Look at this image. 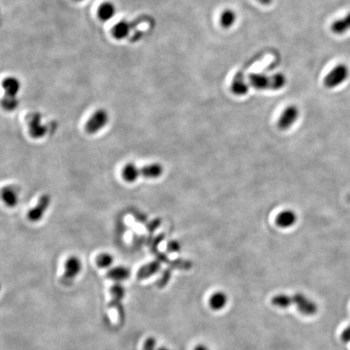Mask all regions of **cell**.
<instances>
[{"instance_id": "obj_1", "label": "cell", "mask_w": 350, "mask_h": 350, "mask_svg": "<svg viewBox=\"0 0 350 350\" xmlns=\"http://www.w3.org/2000/svg\"><path fill=\"white\" fill-rule=\"evenodd\" d=\"M249 85L257 90L282 89L286 86V76L283 73H276L272 76L264 74L252 73L249 76Z\"/></svg>"}, {"instance_id": "obj_2", "label": "cell", "mask_w": 350, "mask_h": 350, "mask_svg": "<svg viewBox=\"0 0 350 350\" xmlns=\"http://www.w3.org/2000/svg\"><path fill=\"white\" fill-rule=\"evenodd\" d=\"M350 76V69L346 64H340L329 71L324 78V86L328 88L338 87L346 82Z\"/></svg>"}, {"instance_id": "obj_3", "label": "cell", "mask_w": 350, "mask_h": 350, "mask_svg": "<svg viewBox=\"0 0 350 350\" xmlns=\"http://www.w3.org/2000/svg\"><path fill=\"white\" fill-rule=\"evenodd\" d=\"M108 121H109V114L107 110L104 109H97L90 116L86 123L85 127L86 132L90 135H93L95 133L98 132L107 126Z\"/></svg>"}, {"instance_id": "obj_4", "label": "cell", "mask_w": 350, "mask_h": 350, "mask_svg": "<svg viewBox=\"0 0 350 350\" xmlns=\"http://www.w3.org/2000/svg\"><path fill=\"white\" fill-rule=\"evenodd\" d=\"M293 304H295L298 311L304 315H314L318 312L316 303L302 293H297L293 295Z\"/></svg>"}, {"instance_id": "obj_5", "label": "cell", "mask_w": 350, "mask_h": 350, "mask_svg": "<svg viewBox=\"0 0 350 350\" xmlns=\"http://www.w3.org/2000/svg\"><path fill=\"white\" fill-rule=\"evenodd\" d=\"M111 300L109 301V308H113L118 311V316L124 320V308L122 305L123 298L125 297V289L120 283H115L109 289Z\"/></svg>"}, {"instance_id": "obj_6", "label": "cell", "mask_w": 350, "mask_h": 350, "mask_svg": "<svg viewBox=\"0 0 350 350\" xmlns=\"http://www.w3.org/2000/svg\"><path fill=\"white\" fill-rule=\"evenodd\" d=\"M299 116V109L296 106H289L283 110L280 116L277 126L282 131L291 128Z\"/></svg>"}, {"instance_id": "obj_7", "label": "cell", "mask_w": 350, "mask_h": 350, "mask_svg": "<svg viewBox=\"0 0 350 350\" xmlns=\"http://www.w3.org/2000/svg\"><path fill=\"white\" fill-rule=\"evenodd\" d=\"M50 204V197L49 195L44 194L38 199V204L33 208H31L27 214V218L30 221L37 222L43 218Z\"/></svg>"}, {"instance_id": "obj_8", "label": "cell", "mask_w": 350, "mask_h": 350, "mask_svg": "<svg viewBox=\"0 0 350 350\" xmlns=\"http://www.w3.org/2000/svg\"><path fill=\"white\" fill-rule=\"evenodd\" d=\"M82 270V262L76 256H70L64 263V276L62 279L70 282L75 279Z\"/></svg>"}, {"instance_id": "obj_9", "label": "cell", "mask_w": 350, "mask_h": 350, "mask_svg": "<svg viewBox=\"0 0 350 350\" xmlns=\"http://www.w3.org/2000/svg\"><path fill=\"white\" fill-rule=\"evenodd\" d=\"M161 262L158 260L151 261L146 264L143 265L140 267L136 273V277L139 281L146 280L149 277H153L161 269Z\"/></svg>"}, {"instance_id": "obj_10", "label": "cell", "mask_w": 350, "mask_h": 350, "mask_svg": "<svg viewBox=\"0 0 350 350\" xmlns=\"http://www.w3.org/2000/svg\"><path fill=\"white\" fill-rule=\"evenodd\" d=\"M2 88L4 89L5 97L17 98V96L21 90V82L18 79L13 76H9L2 81Z\"/></svg>"}, {"instance_id": "obj_11", "label": "cell", "mask_w": 350, "mask_h": 350, "mask_svg": "<svg viewBox=\"0 0 350 350\" xmlns=\"http://www.w3.org/2000/svg\"><path fill=\"white\" fill-rule=\"evenodd\" d=\"M29 134L33 138L43 137L46 131V128L41 123V115L33 114L29 121Z\"/></svg>"}, {"instance_id": "obj_12", "label": "cell", "mask_w": 350, "mask_h": 350, "mask_svg": "<svg viewBox=\"0 0 350 350\" xmlns=\"http://www.w3.org/2000/svg\"><path fill=\"white\" fill-rule=\"evenodd\" d=\"M249 87H250V85L247 84L246 80L244 78V76L241 74H238L233 79L230 88H231V91H232L234 95H236V96H244V95H246L248 92Z\"/></svg>"}, {"instance_id": "obj_13", "label": "cell", "mask_w": 350, "mask_h": 350, "mask_svg": "<svg viewBox=\"0 0 350 350\" xmlns=\"http://www.w3.org/2000/svg\"><path fill=\"white\" fill-rule=\"evenodd\" d=\"M130 270L124 266H118V267H112L107 272V277L109 280L114 281L117 283H120L121 282L128 280L130 277Z\"/></svg>"}, {"instance_id": "obj_14", "label": "cell", "mask_w": 350, "mask_h": 350, "mask_svg": "<svg viewBox=\"0 0 350 350\" xmlns=\"http://www.w3.org/2000/svg\"><path fill=\"white\" fill-rule=\"evenodd\" d=\"M297 221V215L291 210L282 211L276 218L277 225L281 228H289Z\"/></svg>"}, {"instance_id": "obj_15", "label": "cell", "mask_w": 350, "mask_h": 350, "mask_svg": "<svg viewBox=\"0 0 350 350\" xmlns=\"http://www.w3.org/2000/svg\"><path fill=\"white\" fill-rule=\"evenodd\" d=\"M140 169V176L150 179H155L161 177L164 171L163 166L159 163L149 164Z\"/></svg>"}, {"instance_id": "obj_16", "label": "cell", "mask_w": 350, "mask_h": 350, "mask_svg": "<svg viewBox=\"0 0 350 350\" xmlns=\"http://www.w3.org/2000/svg\"><path fill=\"white\" fill-rule=\"evenodd\" d=\"M97 14L101 21L108 22L116 14L115 5L111 2H105L100 5Z\"/></svg>"}, {"instance_id": "obj_17", "label": "cell", "mask_w": 350, "mask_h": 350, "mask_svg": "<svg viewBox=\"0 0 350 350\" xmlns=\"http://www.w3.org/2000/svg\"><path fill=\"white\" fill-rule=\"evenodd\" d=\"M122 177L127 182H135L140 177V169L134 163H128L122 170Z\"/></svg>"}, {"instance_id": "obj_18", "label": "cell", "mask_w": 350, "mask_h": 350, "mask_svg": "<svg viewBox=\"0 0 350 350\" xmlns=\"http://www.w3.org/2000/svg\"><path fill=\"white\" fill-rule=\"evenodd\" d=\"M331 29L333 33L342 35L350 30V12L346 17L336 20L331 24Z\"/></svg>"}, {"instance_id": "obj_19", "label": "cell", "mask_w": 350, "mask_h": 350, "mask_svg": "<svg viewBox=\"0 0 350 350\" xmlns=\"http://www.w3.org/2000/svg\"><path fill=\"white\" fill-rule=\"evenodd\" d=\"M227 303V295L222 291H218L213 293L209 298V306L213 310H221L225 307Z\"/></svg>"}, {"instance_id": "obj_20", "label": "cell", "mask_w": 350, "mask_h": 350, "mask_svg": "<svg viewBox=\"0 0 350 350\" xmlns=\"http://www.w3.org/2000/svg\"><path fill=\"white\" fill-rule=\"evenodd\" d=\"M131 24L129 22L126 21H122L117 23L113 29H112V34L114 36V38H116L118 40H123L128 38L129 33L131 32Z\"/></svg>"}, {"instance_id": "obj_21", "label": "cell", "mask_w": 350, "mask_h": 350, "mask_svg": "<svg viewBox=\"0 0 350 350\" xmlns=\"http://www.w3.org/2000/svg\"><path fill=\"white\" fill-rule=\"evenodd\" d=\"M236 22L237 14L234 10L228 8V9L224 10L221 15H220V25H221L224 29H230V28H232L234 24L236 23Z\"/></svg>"}, {"instance_id": "obj_22", "label": "cell", "mask_w": 350, "mask_h": 350, "mask_svg": "<svg viewBox=\"0 0 350 350\" xmlns=\"http://www.w3.org/2000/svg\"><path fill=\"white\" fill-rule=\"evenodd\" d=\"M271 303L274 306L279 308H288L293 304V296L279 293L272 297Z\"/></svg>"}, {"instance_id": "obj_23", "label": "cell", "mask_w": 350, "mask_h": 350, "mask_svg": "<svg viewBox=\"0 0 350 350\" xmlns=\"http://www.w3.org/2000/svg\"><path fill=\"white\" fill-rule=\"evenodd\" d=\"M2 199L8 207H14L18 203V196L12 187H4L2 190Z\"/></svg>"}, {"instance_id": "obj_24", "label": "cell", "mask_w": 350, "mask_h": 350, "mask_svg": "<svg viewBox=\"0 0 350 350\" xmlns=\"http://www.w3.org/2000/svg\"><path fill=\"white\" fill-rule=\"evenodd\" d=\"M113 262H114V258L110 254H100L96 259V263L97 267L100 268H108L113 264Z\"/></svg>"}, {"instance_id": "obj_25", "label": "cell", "mask_w": 350, "mask_h": 350, "mask_svg": "<svg viewBox=\"0 0 350 350\" xmlns=\"http://www.w3.org/2000/svg\"><path fill=\"white\" fill-rule=\"evenodd\" d=\"M170 267L173 269L189 270L192 267V261L184 259H177L169 262Z\"/></svg>"}, {"instance_id": "obj_26", "label": "cell", "mask_w": 350, "mask_h": 350, "mask_svg": "<svg viewBox=\"0 0 350 350\" xmlns=\"http://www.w3.org/2000/svg\"><path fill=\"white\" fill-rule=\"evenodd\" d=\"M171 276H172V270H171V268H166V269L164 270L160 279L156 282L157 287L160 289L165 288L171 281Z\"/></svg>"}, {"instance_id": "obj_27", "label": "cell", "mask_w": 350, "mask_h": 350, "mask_svg": "<svg viewBox=\"0 0 350 350\" xmlns=\"http://www.w3.org/2000/svg\"><path fill=\"white\" fill-rule=\"evenodd\" d=\"M2 106L3 109L7 111H12L18 107V100L17 98H8L4 97L2 100Z\"/></svg>"}, {"instance_id": "obj_28", "label": "cell", "mask_w": 350, "mask_h": 350, "mask_svg": "<svg viewBox=\"0 0 350 350\" xmlns=\"http://www.w3.org/2000/svg\"><path fill=\"white\" fill-rule=\"evenodd\" d=\"M156 346V339L151 336L147 339L146 341L144 343V346H143V350H155Z\"/></svg>"}, {"instance_id": "obj_29", "label": "cell", "mask_w": 350, "mask_h": 350, "mask_svg": "<svg viewBox=\"0 0 350 350\" xmlns=\"http://www.w3.org/2000/svg\"><path fill=\"white\" fill-rule=\"evenodd\" d=\"M166 249H167V251L169 252H177V251H180L181 246H180L178 241L173 240V241H169L167 246H166Z\"/></svg>"}, {"instance_id": "obj_30", "label": "cell", "mask_w": 350, "mask_h": 350, "mask_svg": "<svg viewBox=\"0 0 350 350\" xmlns=\"http://www.w3.org/2000/svg\"><path fill=\"white\" fill-rule=\"evenodd\" d=\"M341 338L342 341L346 343L350 342V324L347 328L344 329V331L341 333Z\"/></svg>"}, {"instance_id": "obj_31", "label": "cell", "mask_w": 350, "mask_h": 350, "mask_svg": "<svg viewBox=\"0 0 350 350\" xmlns=\"http://www.w3.org/2000/svg\"><path fill=\"white\" fill-rule=\"evenodd\" d=\"M194 350H209V349L204 345H198L195 347Z\"/></svg>"}, {"instance_id": "obj_32", "label": "cell", "mask_w": 350, "mask_h": 350, "mask_svg": "<svg viewBox=\"0 0 350 350\" xmlns=\"http://www.w3.org/2000/svg\"><path fill=\"white\" fill-rule=\"evenodd\" d=\"M258 1L261 2V3H262V4L268 5L270 4V3H272L273 0H258Z\"/></svg>"}, {"instance_id": "obj_33", "label": "cell", "mask_w": 350, "mask_h": 350, "mask_svg": "<svg viewBox=\"0 0 350 350\" xmlns=\"http://www.w3.org/2000/svg\"><path fill=\"white\" fill-rule=\"evenodd\" d=\"M157 350H170L168 349L165 348V347H160Z\"/></svg>"}, {"instance_id": "obj_34", "label": "cell", "mask_w": 350, "mask_h": 350, "mask_svg": "<svg viewBox=\"0 0 350 350\" xmlns=\"http://www.w3.org/2000/svg\"><path fill=\"white\" fill-rule=\"evenodd\" d=\"M75 1H83V0H75Z\"/></svg>"}]
</instances>
